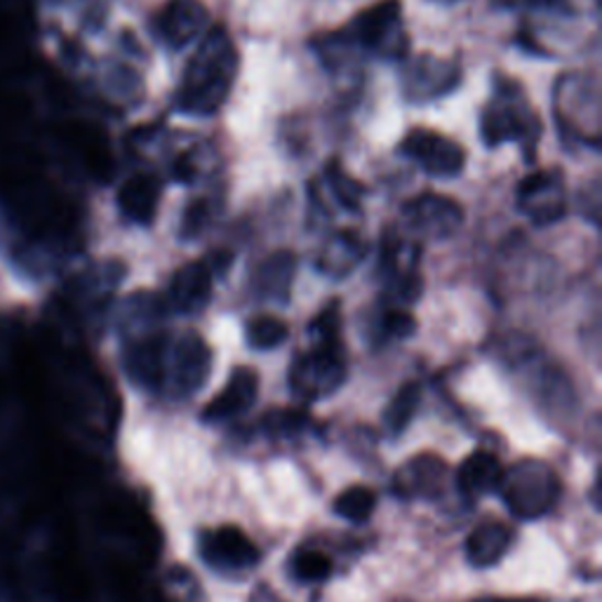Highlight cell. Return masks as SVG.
Wrapping results in <instances>:
<instances>
[{
	"label": "cell",
	"instance_id": "obj_1",
	"mask_svg": "<svg viewBox=\"0 0 602 602\" xmlns=\"http://www.w3.org/2000/svg\"><path fill=\"white\" fill-rule=\"evenodd\" d=\"M238 71L236 47L222 26L209 29L205 41L189 60L176 109L189 116H212L232 93Z\"/></svg>",
	"mask_w": 602,
	"mask_h": 602
},
{
	"label": "cell",
	"instance_id": "obj_2",
	"mask_svg": "<svg viewBox=\"0 0 602 602\" xmlns=\"http://www.w3.org/2000/svg\"><path fill=\"white\" fill-rule=\"evenodd\" d=\"M504 97L494 99L487 104L481 118V135L483 141L494 149L504 144V141L520 139L525 144L535 147L537 135H539V122L537 116L529 111V106L518 101L520 90L518 87H502Z\"/></svg>",
	"mask_w": 602,
	"mask_h": 602
},
{
	"label": "cell",
	"instance_id": "obj_3",
	"mask_svg": "<svg viewBox=\"0 0 602 602\" xmlns=\"http://www.w3.org/2000/svg\"><path fill=\"white\" fill-rule=\"evenodd\" d=\"M344 39L365 50H375L384 57L402 55L405 35L400 31V0H381L361 12L346 29Z\"/></svg>",
	"mask_w": 602,
	"mask_h": 602
},
{
	"label": "cell",
	"instance_id": "obj_4",
	"mask_svg": "<svg viewBox=\"0 0 602 602\" xmlns=\"http://www.w3.org/2000/svg\"><path fill=\"white\" fill-rule=\"evenodd\" d=\"M400 153L438 180H452L466 168V151L454 139L433 130H412L400 141Z\"/></svg>",
	"mask_w": 602,
	"mask_h": 602
},
{
	"label": "cell",
	"instance_id": "obj_5",
	"mask_svg": "<svg viewBox=\"0 0 602 602\" xmlns=\"http://www.w3.org/2000/svg\"><path fill=\"white\" fill-rule=\"evenodd\" d=\"M518 207L537 226L556 224L565 217V186L558 170H541L525 176L518 186Z\"/></svg>",
	"mask_w": 602,
	"mask_h": 602
},
{
	"label": "cell",
	"instance_id": "obj_6",
	"mask_svg": "<svg viewBox=\"0 0 602 602\" xmlns=\"http://www.w3.org/2000/svg\"><path fill=\"white\" fill-rule=\"evenodd\" d=\"M405 219L415 232L429 238H450L464 224V209L456 201L438 193H421L405 205Z\"/></svg>",
	"mask_w": 602,
	"mask_h": 602
},
{
	"label": "cell",
	"instance_id": "obj_7",
	"mask_svg": "<svg viewBox=\"0 0 602 602\" xmlns=\"http://www.w3.org/2000/svg\"><path fill=\"white\" fill-rule=\"evenodd\" d=\"M459 83V68L431 55L415 57L402 71V90L410 101H429L452 93Z\"/></svg>",
	"mask_w": 602,
	"mask_h": 602
},
{
	"label": "cell",
	"instance_id": "obj_8",
	"mask_svg": "<svg viewBox=\"0 0 602 602\" xmlns=\"http://www.w3.org/2000/svg\"><path fill=\"white\" fill-rule=\"evenodd\" d=\"M207 24L209 12L201 0H168L165 10L158 17V33L170 47L182 50L205 33Z\"/></svg>",
	"mask_w": 602,
	"mask_h": 602
},
{
	"label": "cell",
	"instance_id": "obj_9",
	"mask_svg": "<svg viewBox=\"0 0 602 602\" xmlns=\"http://www.w3.org/2000/svg\"><path fill=\"white\" fill-rule=\"evenodd\" d=\"M212 273L207 261H189L172 276L168 299L174 311L198 313L209 304Z\"/></svg>",
	"mask_w": 602,
	"mask_h": 602
},
{
	"label": "cell",
	"instance_id": "obj_10",
	"mask_svg": "<svg viewBox=\"0 0 602 602\" xmlns=\"http://www.w3.org/2000/svg\"><path fill=\"white\" fill-rule=\"evenodd\" d=\"M158 203H161V182L153 174H132L118 191V209L139 226L153 224Z\"/></svg>",
	"mask_w": 602,
	"mask_h": 602
},
{
	"label": "cell",
	"instance_id": "obj_11",
	"mask_svg": "<svg viewBox=\"0 0 602 602\" xmlns=\"http://www.w3.org/2000/svg\"><path fill=\"white\" fill-rule=\"evenodd\" d=\"M297 257L292 252H273L264 259L252 276V292L267 301H288L294 282Z\"/></svg>",
	"mask_w": 602,
	"mask_h": 602
},
{
	"label": "cell",
	"instance_id": "obj_12",
	"mask_svg": "<svg viewBox=\"0 0 602 602\" xmlns=\"http://www.w3.org/2000/svg\"><path fill=\"white\" fill-rule=\"evenodd\" d=\"M257 372L247 369V367H238L228 384L224 386V391L212 400L205 410L203 417L215 421V419H224V417H234L243 410H247L257 398Z\"/></svg>",
	"mask_w": 602,
	"mask_h": 602
},
{
	"label": "cell",
	"instance_id": "obj_13",
	"mask_svg": "<svg viewBox=\"0 0 602 602\" xmlns=\"http://www.w3.org/2000/svg\"><path fill=\"white\" fill-rule=\"evenodd\" d=\"M207 553L212 560H222L232 568H252L259 560L255 544L247 539L238 527H222L215 535H209Z\"/></svg>",
	"mask_w": 602,
	"mask_h": 602
},
{
	"label": "cell",
	"instance_id": "obj_14",
	"mask_svg": "<svg viewBox=\"0 0 602 602\" xmlns=\"http://www.w3.org/2000/svg\"><path fill=\"white\" fill-rule=\"evenodd\" d=\"M363 257V245L351 232L334 234V238L325 245V250L318 261V269L325 271L327 276H348V271L356 267Z\"/></svg>",
	"mask_w": 602,
	"mask_h": 602
},
{
	"label": "cell",
	"instance_id": "obj_15",
	"mask_svg": "<svg viewBox=\"0 0 602 602\" xmlns=\"http://www.w3.org/2000/svg\"><path fill=\"white\" fill-rule=\"evenodd\" d=\"M459 481L469 492H487L502 481V466L492 454L475 452L464 462Z\"/></svg>",
	"mask_w": 602,
	"mask_h": 602
},
{
	"label": "cell",
	"instance_id": "obj_16",
	"mask_svg": "<svg viewBox=\"0 0 602 602\" xmlns=\"http://www.w3.org/2000/svg\"><path fill=\"white\" fill-rule=\"evenodd\" d=\"M288 325L273 315H257L245 327L247 344L257 351H271L288 340Z\"/></svg>",
	"mask_w": 602,
	"mask_h": 602
},
{
	"label": "cell",
	"instance_id": "obj_17",
	"mask_svg": "<svg viewBox=\"0 0 602 602\" xmlns=\"http://www.w3.org/2000/svg\"><path fill=\"white\" fill-rule=\"evenodd\" d=\"M375 506H377L375 492L367 490V487H348L334 502L336 516H342V518H346L351 523L367 520L372 513H375Z\"/></svg>",
	"mask_w": 602,
	"mask_h": 602
},
{
	"label": "cell",
	"instance_id": "obj_18",
	"mask_svg": "<svg viewBox=\"0 0 602 602\" xmlns=\"http://www.w3.org/2000/svg\"><path fill=\"white\" fill-rule=\"evenodd\" d=\"M417 405H419V386L417 384H405L400 391L396 394L391 407H388V412H386L388 427H391L396 433L402 431L407 423H410V419L415 417Z\"/></svg>",
	"mask_w": 602,
	"mask_h": 602
},
{
	"label": "cell",
	"instance_id": "obj_19",
	"mask_svg": "<svg viewBox=\"0 0 602 602\" xmlns=\"http://www.w3.org/2000/svg\"><path fill=\"white\" fill-rule=\"evenodd\" d=\"M327 174H330V184H332V191H334L336 201H340V205L344 209L356 212L361 207V196H363L361 184L356 180H351V176L342 170V165H336V163L330 165Z\"/></svg>",
	"mask_w": 602,
	"mask_h": 602
},
{
	"label": "cell",
	"instance_id": "obj_20",
	"mask_svg": "<svg viewBox=\"0 0 602 602\" xmlns=\"http://www.w3.org/2000/svg\"><path fill=\"white\" fill-rule=\"evenodd\" d=\"M332 572V562L327 556L304 551L294 558V574L301 581H325Z\"/></svg>",
	"mask_w": 602,
	"mask_h": 602
},
{
	"label": "cell",
	"instance_id": "obj_21",
	"mask_svg": "<svg viewBox=\"0 0 602 602\" xmlns=\"http://www.w3.org/2000/svg\"><path fill=\"white\" fill-rule=\"evenodd\" d=\"M494 8L502 10H548V12H570V0H492Z\"/></svg>",
	"mask_w": 602,
	"mask_h": 602
},
{
	"label": "cell",
	"instance_id": "obj_22",
	"mask_svg": "<svg viewBox=\"0 0 602 602\" xmlns=\"http://www.w3.org/2000/svg\"><path fill=\"white\" fill-rule=\"evenodd\" d=\"M384 330L396 336V340H407L417 330V321L407 311H388L384 315Z\"/></svg>",
	"mask_w": 602,
	"mask_h": 602
},
{
	"label": "cell",
	"instance_id": "obj_23",
	"mask_svg": "<svg viewBox=\"0 0 602 602\" xmlns=\"http://www.w3.org/2000/svg\"><path fill=\"white\" fill-rule=\"evenodd\" d=\"M207 222V205L203 201L191 203L184 212V224H182V236L184 238H196L201 234V228Z\"/></svg>",
	"mask_w": 602,
	"mask_h": 602
},
{
	"label": "cell",
	"instance_id": "obj_24",
	"mask_svg": "<svg viewBox=\"0 0 602 602\" xmlns=\"http://www.w3.org/2000/svg\"><path fill=\"white\" fill-rule=\"evenodd\" d=\"M438 3H445V6H450V3H459V0H438Z\"/></svg>",
	"mask_w": 602,
	"mask_h": 602
}]
</instances>
